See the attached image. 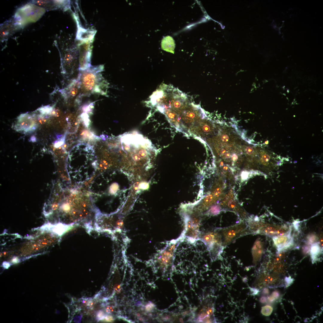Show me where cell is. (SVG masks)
Listing matches in <instances>:
<instances>
[{
  "instance_id": "obj_28",
  "label": "cell",
  "mask_w": 323,
  "mask_h": 323,
  "mask_svg": "<svg viewBox=\"0 0 323 323\" xmlns=\"http://www.w3.org/2000/svg\"><path fill=\"white\" fill-rule=\"evenodd\" d=\"M294 280L293 279L291 278V276L286 277L284 278V281L286 284V286L287 287L290 286L293 283Z\"/></svg>"
},
{
  "instance_id": "obj_23",
  "label": "cell",
  "mask_w": 323,
  "mask_h": 323,
  "mask_svg": "<svg viewBox=\"0 0 323 323\" xmlns=\"http://www.w3.org/2000/svg\"><path fill=\"white\" fill-rule=\"evenodd\" d=\"M311 257L313 263L318 260V258L322 252V249L318 243H314L310 251Z\"/></svg>"
},
{
  "instance_id": "obj_41",
  "label": "cell",
  "mask_w": 323,
  "mask_h": 323,
  "mask_svg": "<svg viewBox=\"0 0 323 323\" xmlns=\"http://www.w3.org/2000/svg\"><path fill=\"white\" fill-rule=\"evenodd\" d=\"M225 157L227 158H229L231 157V154L229 153H227L226 154Z\"/></svg>"
},
{
  "instance_id": "obj_24",
  "label": "cell",
  "mask_w": 323,
  "mask_h": 323,
  "mask_svg": "<svg viewBox=\"0 0 323 323\" xmlns=\"http://www.w3.org/2000/svg\"><path fill=\"white\" fill-rule=\"evenodd\" d=\"M221 211V207L218 205H214L211 207L207 212V214L211 215H217L220 213Z\"/></svg>"
},
{
  "instance_id": "obj_10",
  "label": "cell",
  "mask_w": 323,
  "mask_h": 323,
  "mask_svg": "<svg viewBox=\"0 0 323 323\" xmlns=\"http://www.w3.org/2000/svg\"><path fill=\"white\" fill-rule=\"evenodd\" d=\"M189 104L187 95L178 88H174L170 102L167 109H170L179 115Z\"/></svg>"
},
{
  "instance_id": "obj_31",
  "label": "cell",
  "mask_w": 323,
  "mask_h": 323,
  "mask_svg": "<svg viewBox=\"0 0 323 323\" xmlns=\"http://www.w3.org/2000/svg\"><path fill=\"white\" fill-rule=\"evenodd\" d=\"M270 157L269 156L266 154L263 155L262 157V160L263 162H267L269 160Z\"/></svg>"
},
{
  "instance_id": "obj_26",
  "label": "cell",
  "mask_w": 323,
  "mask_h": 323,
  "mask_svg": "<svg viewBox=\"0 0 323 323\" xmlns=\"http://www.w3.org/2000/svg\"><path fill=\"white\" fill-rule=\"evenodd\" d=\"M273 310V308L271 306L266 305L262 307L261 313L263 315L268 316L271 314Z\"/></svg>"
},
{
  "instance_id": "obj_39",
  "label": "cell",
  "mask_w": 323,
  "mask_h": 323,
  "mask_svg": "<svg viewBox=\"0 0 323 323\" xmlns=\"http://www.w3.org/2000/svg\"><path fill=\"white\" fill-rule=\"evenodd\" d=\"M268 299L270 302H273L275 300V298L272 296L270 295L268 297Z\"/></svg>"
},
{
  "instance_id": "obj_8",
  "label": "cell",
  "mask_w": 323,
  "mask_h": 323,
  "mask_svg": "<svg viewBox=\"0 0 323 323\" xmlns=\"http://www.w3.org/2000/svg\"><path fill=\"white\" fill-rule=\"evenodd\" d=\"M202 109L199 105L189 104L179 115L185 128L189 129L204 118Z\"/></svg>"
},
{
  "instance_id": "obj_27",
  "label": "cell",
  "mask_w": 323,
  "mask_h": 323,
  "mask_svg": "<svg viewBox=\"0 0 323 323\" xmlns=\"http://www.w3.org/2000/svg\"><path fill=\"white\" fill-rule=\"evenodd\" d=\"M119 188V185L116 182H113L112 184L109 187V193L111 195H114L118 191Z\"/></svg>"
},
{
  "instance_id": "obj_32",
  "label": "cell",
  "mask_w": 323,
  "mask_h": 323,
  "mask_svg": "<svg viewBox=\"0 0 323 323\" xmlns=\"http://www.w3.org/2000/svg\"><path fill=\"white\" fill-rule=\"evenodd\" d=\"M154 307V304L152 303H150L146 306V310L148 311H151Z\"/></svg>"
},
{
  "instance_id": "obj_18",
  "label": "cell",
  "mask_w": 323,
  "mask_h": 323,
  "mask_svg": "<svg viewBox=\"0 0 323 323\" xmlns=\"http://www.w3.org/2000/svg\"><path fill=\"white\" fill-rule=\"evenodd\" d=\"M80 85L78 77L73 79L70 83L62 90L63 96L65 98H72L77 95L80 91Z\"/></svg>"
},
{
  "instance_id": "obj_14",
  "label": "cell",
  "mask_w": 323,
  "mask_h": 323,
  "mask_svg": "<svg viewBox=\"0 0 323 323\" xmlns=\"http://www.w3.org/2000/svg\"><path fill=\"white\" fill-rule=\"evenodd\" d=\"M62 62L63 73L65 74H73L76 64V52L73 51H68L65 53Z\"/></svg>"
},
{
  "instance_id": "obj_5",
  "label": "cell",
  "mask_w": 323,
  "mask_h": 323,
  "mask_svg": "<svg viewBox=\"0 0 323 323\" xmlns=\"http://www.w3.org/2000/svg\"><path fill=\"white\" fill-rule=\"evenodd\" d=\"M199 240L206 246L212 261H215L220 256L225 248L221 237L217 228L201 233Z\"/></svg>"
},
{
  "instance_id": "obj_38",
  "label": "cell",
  "mask_w": 323,
  "mask_h": 323,
  "mask_svg": "<svg viewBox=\"0 0 323 323\" xmlns=\"http://www.w3.org/2000/svg\"><path fill=\"white\" fill-rule=\"evenodd\" d=\"M231 159L234 162L236 161L238 159V156L235 154H234L231 156Z\"/></svg>"
},
{
  "instance_id": "obj_20",
  "label": "cell",
  "mask_w": 323,
  "mask_h": 323,
  "mask_svg": "<svg viewBox=\"0 0 323 323\" xmlns=\"http://www.w3.org/2000/svg\"><path fill=\"white\" fill-rule=\"evenodd\" d=\"M252 250L253 261L255 264L260 261L263 252V243L260 239L255 240Z\"/></svg>"
},
{
  "instance_id": "obj_36",
  "label": "cell",
  "mask_w": 323,
  "mask_h": 323,
  "mask_svg": "<svg viewBox=\"0 0 323 323\" xmlns=\"http://www.w3.org/2000/svg\"><path fill=\"white\" fill-rule=\"evenodd\" d=\"M267 301V298L266 297L264 296H262L260 298V302L262 303H264L266 302Z\"/></svg>"
},
{
  "instance_id": "obj_7",
  "label": "cell",
  "mask_w": 323,
  "mask_h": 323,
  "mask_svg": "<svg viewBox=\"0 0 323 323\" xmlns=\"http://www.w3.org/2000/svg\"><path fill=\"white\" fill-rule=\"evenodd\" d=\"M184 229L180 235L185 239L193 243L199 240L201 233L199 231L200 220L196 215L190 216L185 214L184 216Z\"/></svg>"
},
{
  "instance_id": "obj_37",
  "label": "cell",
  "mask_w": 323,
  "mask_h": 323,
  "mask_svg": "<svg viewBox=\"0 0 323 323\" xmlns=\"http://www.w3.org/2000/svg\"><path fill=\"white\" fill-rule=\"evenodd\" d=\"M251 290L253 292L252 293L254 295H256L259 292V290L255 288H251Z\"/></svg>"
},
{
  "instance_id": "obj_30",
  "label": "cell",
  "mask_w": 323,
  "mask_h": 323,
  "mask_svg": "<svg viewBox=\"0 0 323 323\" xmlns=\"http://www.w3.org/2000/svg\"><path fill=\"white\" fill-rule=\"evenodd\" d=\"M221 192V189L220 188H216L214 191V196L217 197L220 194Z\"/></svg>"
},
{
  "instance_id": "obj_40",
  "label": "cell",
  "mask_w": 323,
  "mask_h": 323,
  "mask_svg": "<svg viewBox=\"0 0 323 323\" xmlns=\"http://www.w3.org/2000/svg\"><path fill=\"white\" fill-rule=\"evenodd\" d=\"M262 293L264 294H268L269 293V290L267 288H264L263 290Z\"/></svg>"
},
{
  "instance_id": "obj_35",
  "label": "cell",
  "mask_w": 323,
  "mask_h": 323,
  "mask_svg": "<svg viewBox=\"0 0 323 323\" xmlns=\"http://www.w3.org/2000/svg\"><path fill=\"white\" fill-rule=\"evenodd\" d=\"M148 184L146 183H142L140 185V187L141 188L145 189L148 187Z\"/></svg>"
},
{
  "instance_id": "obj_17",
  "label": "cell",
  "mask_w": 323,
  "mask_h": 323,
  "mask_svg": "<svg viewBox=\"0 0 323 323\" xmlns=\"http://www.w3.org/2000/svg\"><path fill=\"white\" fill-rule=\"evenodd\" d=\"M36 125L30 116L24 115L21 116L18 121L17 129L25 132L32 131L35 129Z\"/></svg>"
},
{
  "instance_id": "obj_11",
  "label": "cell",
  "mask_w": 323,
  "mask_h": 323,
  "mask_svg": "<svg viewBox=\"0 0 323 323\" xmlns=\"http://www.w3.org/2000/svg\"><path fill=\"white\" fill-rule=\"evenodd\" d=\"M210 304H203L195 315L194 321L199 323H211L215 322L214 307Z\"/></svg>"
},
{
  "instance_id": "obj_34",
  "label": "cell",
  "mask_w": 323,
  "mask_h": 323,
  "mask_svg": "<svg viewBox=\"0 0 323 323\" xmlns=\"http://www.w3.org/2000/svg\"><path fill=\"white\" fill-rule=\"evenodd\" d=\"M272 295L275 299L278 298L280 295L279 293V292L277 291H273L272 293Z\"/></svg>"
},
{
  "instance_id": "obj_33",
  "label": "cell",
  "mask_w": 323,
  "mask_h": 323,
  "mask_svg": "<svg viewBox=\"0 0 323 323\" xmlns=\"http://www.w3.org/2000/svg\"><path fill=\"white\" fill-rule=\"evenodd\" d=\"M103 319H104L105 321L107 322H111L114 320L112 317L111 316H106L104 317Z\"/></svg>"
},
{
  "instance_id": "obj_9",
  "label": "cell",
  "mask_w": 323,
  "mask_h": 323,
  "mask_svg": "<svg viewBox=\"0 0 323 323\" xmlns=\"http://www.w3.org/2000/svg\"><path fill=\"white\" fill-rule=\"evenodd\" d=\"M92 42V40L83 41L79 45V71L84 70L91 66Z\"/></svg>"
},
{
  "instance_id": "obj_3",
  "label": "cell",
  "mask_w": 323,
  "mask_h": 323,
  "mask_svg": "<svg viewBox=\"0 0 323 323\" xmlns=\"http://www.w3.org/2000/svg\"><path fill=\"white\" fill-rule=\"evenodd\" d=\"M45 11L42 7L33 3H29L18 9L13 19L16 25L20 28L28 23L37 21Z\"/></svg>"
},
{
  "instance_id": "obj_4",
  "label": "cell",
  "mask_w": 323,
  "mask_h": 323,
  "mask_svg": "<svg viewBox=\"0 0 323 323\" xmlns=\"http://www.w3.org/2000/svg\"><path fill=\"white\" fill-rule=\"evenodd\" d=\"M183 241L180 236L178 238L167 242L165 248L156 255V261L161 269L164 271L172 270L176 249Z\"/></svg>"
},
{
  "instance_id": "obj_12",
  "label": "cell",
  "mask_w": 323,
  "mask_h": 323,
  "mask_svg": "<svg viewBox=\"0 0 323 323\" xmlns=\"http://www.w3.org/2000/svg\"><path fill=\"white\" fill-rule=\"evenodd\" d=\"M201 120L190 127L189 131L191 133L198 136H205L211 134L214 130L213 124L209 121Z\"/></svg>"
},
{
  "instance_id": "obj_25",
  "label": "cell",
  "mask_w": 323,
  "mask_h": 323,
  "mask_svg": "<svg viewBox=\"0 0 323 323\" xmlns=\"http://www.w3.org/2000/svg\"><path fill=\"white\" fill-rule=\"evenodd\" d=\"M279 278L276 275H271L266 277L265 279V282L267 284H271L275 283L277 281H278Z\"/></svg>"
},
{
  "instance_id": "obj_21",
  "label": "cell",
  "mask_w": 323,
  "mask_h": 323,
  "mask_svg": "<svg viewBox=\"0 0 323 323\" xmlns=\"http://www.w3.org/2000/svg\"><path fill=\"white\" fill-rule=\"evenodd\" d=\"M77 23L78 30L76 35V39L83 41L92 40L95 34L96 31L95 30L86 29L81 27Z\"/></svg>"
},
{
  "instance_id": "obj_22",
  "label": "cell",
  "mask_w": 323,
  "mask_h": 323,
  "mask_svg": "<svg viewBox=\"0 0 323 323\" xmlns=\"http://www.w3.org/2000/svg\"><path fill=\"white\" fill-rule=\"evenodd\" d=\"M161 48L166 51L174 54L175 43L173 38L170 36L164 37L162 41Z\"/></svg>"
},
{
  "instance_id": "obj_1",
  "label": "cell",
  "mask_w": 323,
  "mask_h": 323,
  "mask_svg": "<svg viewBox=\"0 0 323 323\" xmlns=\"http://www.w3.org/2000/svg\"><path fill=\"white\" fill-rule=\"evenodd\" d=\"M97 165L94 150L89 145L80 143L70 151L68 168L75 182L80 183L89 180L96 171Z\"/></svg>"
},
{
  "instance_id": "obj_19",
  "label": "cell",
  "mask_w": 323,
  "mask_h": 323,
  "mask_svg": "<svg viewBox=\"0 0 323 323\" xmlns=\"http://www.w3.org/2000/svg\"><path fill=\"white\" fill-rule=\"evenodd\" d=\"M164 114L170 124L178 131H183L185 129L181 122L179 115L175 111L170 109L165 110Z\"/></svg>"
},
{
  "instance_id": "obj_15",
  "label": "cell",
  "mask_w": 323,
  "mask_h": 323,
  "mask_svg": "<svg viewBox=\"0 0 323 323\" xmlns=\"http://www.w3.org/2000/svg\"><path fill=\"white\" fill-rule=\"evenodd\" d=\"M272 237L274 244L277 247L278 252H280L290 247L293 243V237L291 236L290 232Z\"/></svg>"
},
{
  "instance_id": "obj_2",
  "label": "cell",
  "mask_w": 323,
  "mask_h": 323,
  "mask_svg": "<svg viewBox=\"0 0 323 323\" xmlns=\"http://www.w3.org/2000/svg\"><path fill=\"white\" fill-rule=\"evenodd\" d=\"M103 68V65H100L91 66L80 71L78 76L80 85L79 97L93 94L107 96L109 84L100 73Z\"/></svg>"
},
{
  "instance_id": "obj_29",
  "label": "cell",
  "mask_w": 323,
  "mask_h": 323,
  "mask_svg": "<svg viewBox=\"0 0 323 323\" xmlns=\"http://www.w3.org/2000/svg\"><path fill=\"white\" fill-rule=\"evenodd\" d=\"M249 174V173L247 171H243L241 174L242 179L243 180L246 179L248 177Z\"/></svg>"
},
{
  "instance_id": "obj_13",
  "label": "cell",
  "mask_w": 323,
  "mask_h": 323,
  "mask_svg": "<svg viewBox=\"0 0 323 323\" xmlns=\"http://www.w3.org/2000/svg\"><path fill=\"white\" fill-rule=\"evenodd\" d=\"M32 3L48 10L60 8L67 10L70 7L69 1H68L36 0L33 1Z\"/></svg>"
},
{
  "instance_id": "obj_16",
  "label": "cell",
  "mask_w": 323,
  "mask_h": 323,
  "mask_svg": "<svg viewBox=\"0 0 323 323\" xmlns=\"http://www.w3.org/2000/svg\"><path fill=\"white\" fill-rule=\"evenodd\" d=\"M19 28L13 19L6 21L1 25V41L6 40Z\"/></svg>"
},
{
  "instance_id": "obj_6",
  "label": "cell",
  "mask_w": 323,
  "mask_h": 323,
  "mask_svg": "<svg viewBox=\"0 0 323 323\" xmlns=\"http://www.w3.org/2000/svg\"><path fill=\"white\" fill-rule=\"evenodd\" d=\"M217 229L220 235L222 244L224 248L239 238L252 234L246 222L244 221L230 226Z\"/></svg>"
}]
</instances>
